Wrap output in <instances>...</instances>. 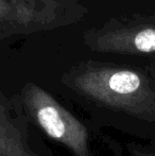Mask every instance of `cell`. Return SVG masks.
Returning <instances> with one entry per match:
<instances>
[{"label":"cell","instance_id":"cell-1","mask_svg":"<svg viewBox=\"0 0 155 156\" xmlns=\"http://www.w3.org/2000/svg\"><path fill=\"white\" fill-rule=\"evenodd\" d=\"M67 84L96 106L155 123V80L148 70L87 66L70 74Z\"/></svg>","mask_w":155,"mask_h":156},{"label":"cell","instance_id":"cell-2","mask_svg":"<svg viewBox=\"0 0 155 156\" xmlns=\"http://www.w3.org/2000/svg\"><path fill=\"white\" fill-rule=\"evenodd\" d=\"M19 103L30 122L50 139L63 144L72 156H93L87 127L50 94L28 84Z\"/></svg>","mask_w":155,"mask_h":156},{"label":"cell","instance_id":"cell-3","mask_svg":"<svg viewBox=\"0 0 155 156\" xmlns=\"http://www.w3.org/2000/svg\"><path fill=\"white\" fill-rule=\"evenodd\" d=\"M102 46L106 51L155 58V14L115 28L104 35Z\"/></svg>","mask_w":155,"mask_h":156},{"label":"cell","instance_id":"cell-4","mask_svg":"<svg viewBox=\"0 0 155 156\" xmlns=\"http://www.w3.org/2000/svg\"><path fill=\"white\" fill-rule=\"evenodd\" d=\"M11 109L8 101L0 97V156H43L33 146L25 113Z\"/></svg>","mask_w":155,"mask_h":156},{"label":"cell","instance_id":"cell-5","mask_svg":"<svg viewBox=\"0 0 155 156\" xmlns=\"http://www.w3.org/2000/svg\"><path fill=\"white\" fill-rule=\"evenodd\" d=\"M130 153V156H155V151H143L139 149H132Z\"/></svg>","mask_w":155,"mask_h":156},{"label":"cell","instance_id":"cell-6","mask_svg":"<svg viewBox=\"0 0 155 156\" xmlns=\"http://www.w3.org/2000/svg\"><path fill=\"white\" fill-rule=\"evenodd\" d=\"M147 70H148V72L152 76V78L155 80V61L152 63H150L149 65H148Z\"/></svg>","mask_w":155,"mask_h":156}]
</instances>
